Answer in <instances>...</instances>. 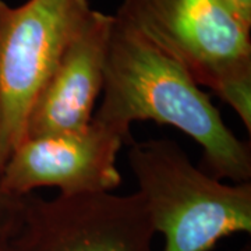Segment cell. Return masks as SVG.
<instances>
[{
  "instance_id": "cell-10",
  "label": "cell",
  "mask_w": 251,
  "mask_h": 251,
  "mask_svg": "<svg viewBox=\"0 0 251 251\" xmlns=\"http://www.w3.org/2000/svg\"><path fill=\"white\" fill-rule=\"evenodd\" d=\"M240 251H251V247H250V244H247V246H244V247H243L242 250Z\"/></svg>"
},
{
  "instance_id": "cell-6",
  "label": "cell",
  "mask_w": 251,
  "mask_h": 251,
  "mask_svg": "<svg viewBox=\"0 0 251 251\" xmlns=\"http://www.w3.org/2000/svg\"><path fill=\"white\" fill-rule=\"evenodd\" d=\"M131 143V134L92 117L81 130L24 138L4 163L1 181L18 197L41 187L62 196L112 193L122 183L117 153Z\"/></svg>"
},
{
  "instance_id": "cell-7",
  "label": "cell",
  "mask_w": 251,
  "mask_h": 251,
  "mask_svg": "<svg viewBox=\"0 0 251 251\" xmlns=\"http://www.w3.org/2000/svg\"><path fill=\"white\" fill-rule=\"evenodd\" d=\"M113 20L92 9L38 94L28 115L25 138L69 133L90 125L103 88Z\"/></svg>"
},
{
  "instance_id": "cell-9",
  "label": "cell",
  "mask_w": 251,
  "mask_h": 251,
  "mask_svg": "<svg viewBox=\"0 0 251 251\" xmlns=\"http://www.w3.org/2000/svg\"><path fill=\"white\" fill-rule=\"evenodd\" d=\"M243 27L251 31V0H219Z\"/></svg>"
},
{
  "instance_id": "cell-1",
  "label": "cell",
  "mask_w": 251,
  "mask_h": 251,
  "mask_svg": "<svg viewBox=\"0 0 251 251\" xmlns=\"http://www.w3.org/2000/svg\"><path fill=\"white\" fill-rule=\"evenodd\" d=\"M102 103L94 119L128 133L135 122L177 128L202 150L206 173L234 183L251 180L249 143L226 126L190 73L113 16Z\"/></svg>"
},
{
  "instance_id": "cell-8",
  "label": "cell",
  "mask_w": 251,
  "mask_h": 251,
  "mask_svg": "<svg viewBox=\"0 0 251 251\" xmlns=\"http://www.w3.org/2000/svg\"><path fill=\"white\" fill-rule=\"evenodd\" d=\"M24 196L18 197L7 191L1 181L0 169V251H6L9 243L17 233L23 219Z\"/></svg>"
},
{
  "instance_id": "cell-3",
  "label": "cell",
  "mask_w": 251,
  "mask_h": 251,
  "mask_svg": "<svg viewBox=\"0 0 251 251\" xmlns=\"http://www.w3.org/2000/svg\"><path fill=\"white\" fill-rule=\"evenodd\" d=\"M115 16L214 91L251 133V31L219 0H123Z\"/></svg>"
},
{
  "instance_id": "cell-4",
  "label": "cell",
  "mask_w": 251,
  "mask_h": 251,
  "mask_svg": "<svg viewBox=\"0 0 251 251\" xmlns=\"http://www.w3.org/2000/svg\"><path fill=\"white\" fill-rule=\"evenodd\" d=\"M92 11L88 0H0V169L25 138L29 110L66 46Z\"/></svg>"
},
{
  "instance_id": "cell-5",
  "label": "cell",
  "mask_w": 251,
  "mask_h": 251,
  "mask_svg": "<svg viewBox=\"0 0 251 251\" xmlns=\"http://www.w3.org/2000/svg\"><path fill=\"white\" fill-rule=\"evenodd\" d=\"M155 236L138 193L24 196L23 219L6 251H153Z\"/></svg>"
},
{
  "instance_id": "cell-2",
  "label": "cell",
  "mask_w": 251,
  "mask_h": 251,
  "mask_svg": "<svg viewBox=\"0 0 251 251\" xmlns=\"http://www.w3.org/2000/svg\"><path fill=\"white\" fill-rule=\"evenodd\" d=\"M130 169L162 251H211L251 232V183L226 184L190 161L172 140L130 144Z\"/></svg>"
}]
</instances>
